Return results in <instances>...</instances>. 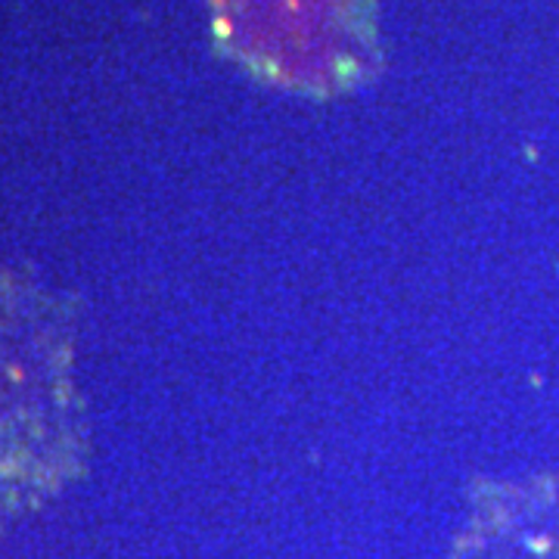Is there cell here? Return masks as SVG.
Masks as SVG:
<instances>
[{"label": "cell", "mask_w": 559, "mask_h": 559, "mask_svg": "<svg viewBox=\"0 0 559 559\" xmlns=\"http://www.w3.org/2000/svg\"><path fill=\"white\" fill-rule=\"evenodd\" d=\"M81 451L69 318L38 286L0 280V538L75 476Z\"/></svg>", "instance_id": "1"}, {"label": "cell", "mask_w": 559, "mask_h": 559, "mask_svg": "<svg viewBox=\"0 0 559 559\" xmlns=\"http://www.w3.org/2000/svg\"><path fill=\"white\" fill-rule=\"evenodd\" d=\"M451 559H559V473L481 488Z\"/></svg>", "instance_id": "2"}]
</instances>
